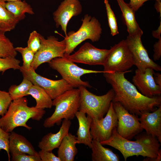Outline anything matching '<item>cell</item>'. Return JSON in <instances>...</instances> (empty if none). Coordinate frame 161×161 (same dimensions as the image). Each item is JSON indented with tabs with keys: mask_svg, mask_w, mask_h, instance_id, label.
I'll return each instance as SVG.
<instances>
[{
	"mask_svg": "<svg viewBox=\"0 0 161 161\" xmlns=\"http://www.w3.org/2000/svg\"><path fill=\"white\" fill-rule=\"evenodd\" d=\"M131 71L103 73L114 92L112 102L120 103L130 113L138 116L144 112L154 111L161 106L160 95L149 97L142 94L125 77V73Z\"/></svg>",
	"mask_w": 161,
	"mask_h": 161,
	"instance_id": "6da1fadb",
	"label": "cell"
},
{
	"mask_svg": "<svg viewBox=\"0 0 161 161\" xmlns=\"http://www.w3.org/2000/svg\"><path fill=\"white\" fill-rule=\"evenodd\" d=\"M134 137V141L126 139L117 133L115 128L108 140L100 143L118 150L125 161L128 157L134 156L146 157L143 161L161 160L160 144L156 138L145 132L140 133Z\"/></svg>",
	"mask_w": 161,
	"mask_h": 161,
	"instance_id": "7a4b0ae2",
	"label": "cell"
},
{
	"mask_svg": "<svg viewBox=\"0 0 161 161\" xmlns=\"http://www.w3.org/2000/svg\"><path fill=\"white\" fill-rule=\"evenodd\" d=\"M45 113L44 109L28 106L27 98L23 97L12 101L6 113L0 118V126L8 133L20 126L30 130L32 128L27 124L28 120L31 119L39 121Z\"/></svg>",
	"mask_w": 161,
	"mask_h": 161,
	"instance_id": "3957f363",
	"label": "cell"
},
{
	"mask_svg": "<svg viewBox=\"0 0 161 161\" xmlns=\"http://www.w3.org/2000/svg\"><path fill=\"white\" fill-rule=\"evenodd\" d=\"M80 95L79 89L73 88L53 99L52 106H55V111L45 120L44 127L50 128L55 124L59 125L63 119H73L79 111Z\"/></svg>",
	"mask_w": 161,
	"mask_h": 161,
	"instance_id": "277c9868",
	"label": "cell"
},
{
	"mask_svg": "<svg viewBox=\"0 0 161 161\" xmlns=\"http://www.w3.org/2000/svg\"><path fill=\"white\" fill-rule=\"evenodd\" d=\"M79 111L88 115L93 119L99 120L107 113L114 97L112 89L105 94L97 95L89 91L86 87L80 86Z\"/></svg>",
	"mask_w": 161,
	"mask_h": 161,
	"instance_id": "5b68a950",
	"label": "cell"
},
{
	"mask_svg": "<svg viewBox=\"0 0 161 161\" xmlns=\"http://www.w3.org/2000/svg\"><path fill=\"white\" fill-rule=\"evenodd\" d=\"M81 20L82 24L79 30L76 32H69L64 38L66 47L64 56L70 55L83 41L89 39L93 42H96L100 38L102 29L100 22L96 18L86 14Z\"/></svg>",
	"mask_w": 161,
	"mask_h": 161,
	"instance_id": "8992f818",
	"label": "cell"
},
{
	"mask_svg": "<svg viewBox=\"0 0 161 161\" xmlns=\"http://www.w3.org/2000/svg\"><path fill=\"white\" fill-rule=\"evenodd\" d=\"M48 63L52 69L56 70L62 79L74 88H78L80 86L89 88L92 87L89 82L81 80V77L84 74L106 72L103 71L89 70L80 68L64 57L54 58Z\"/></svg>",
	"mask_w": 161,
	"mask_h": 161,
	"instance_id": "52a82bcc",
	"label": "cell"
},
{
	"mask_svg": "<svg viewBox=\"0 0 161 161\" xmlns=\"http://www.w3.org/2000/svg\"><path fill=\"white\" fill-rule=\"evenodd\" d=\"M103 66L106 72H122L129 70L133 65L132 55L125 40L112 47Z\"/></svg>",
	"mask_w": 161,
	"mask_h": 161,
	"instance_id": "ba28073f",
	"label": "cell"
},
{
	"mask_svg": "<svg viewBox=\"0 0 161 161\" xmlns=\"http://www.w3.org/2000/svg\"><path fill=\"white\" fill-rule=\"evenodd\" d=\"M40 39L41 47L35 53L31 65L35 70L44 63H49L56 58L64 57L66 50L65 39L59 41L58 38L54 36H50L45 39L41 35Z\"/></svg>",
	"mask_w": 161,
	"mask_h": 161,
	"instance_id": "9c48e42d",
	"label": "cell"
},
{
	"mask_svg": "<svg viewBox=\"0 0 161 161\" xmlns=\"http://www.w3.org/2000/svg\"><path fill=\"white\" fill-rule=\"evenodd\" d=\"M143 33L141 30L133 35H128L125 40L132 55L134 65L142 72H144L148 68L157 71H161L160 66L149 58L147 50L142 44L141 38Z\"/></svg>",
	"mask_w": 161,
	"mask_h": 161,
	"instance_id": "30bf717a",
	"label": "cell"
},
{
	"mask_svg": "<svg viewBox=\"0 0 161 161\" xmlns=\"http://www.w3.org/2000/svg\"><path fill=\"white\" fill-rule=\"evenodd\" d=\"M23 77L30 80L34 85L43 89L53 100L73 87L62 79L54 80L44 77L37 73L31 66L26 69L22 66L19 69Z\"/></svg>",
	"mask_w": 161,
	"mask_h": 161,
	"instance_id": "8fae6325",
	"label": "cell"
},
{
	"mask_svg": "<svg viewBox=\"0 0 161 161\" xmlns=\"http://www.w3.org/2000/svg\"><path fill=\"white\" fill-rule=\"evenodd\" d=\"M112 103L118 119L117 131L122 137L131 140L143 130L138 116L130 113L120 103Z\"/></svg>",
	"mask_w": 161,
	"mask_h": 161,
	"instance_id": "7c38bea8",
	"label": "cell"
},
{
	"mask_svg": "<svg viewBox=\"0 0 161 161\" xmlns=\"http://www.w3.org/2000/svg\"><path fill=\"white\" fill-rule=\"evenodd\" d=\"M117 116L112 102L104 117L99 120L92 119L90 127L92 139L100 142L108 140L117 128Z\"/></svg>",
	"mask_w": 161,
	"mask_h": 161,
	"instance_id": "4fadbf2b",
	"label": "cell"
},
{
	"mask_svg": "<svg viewBox=\"0 0 161 161\" xmlns=\"http://www.w3.org/2000/svg\"><path fill=\"white\" fill-rule=\"evenodd\" d=\"M110 49H100L86 42L74 54L64 56L74 63L90 65L104 64Z\"/></svg>",
	"mask_w": 161,
	"mask_h": 161,
	"instance_id": "5bb4252c",
	"label": "cell"
},
{
	"mask_svg": "<svg viewBox=\"0 0 161 161\" xmlns=\"http://www.w3.org/2000/svg\"><path fill=\"white\" fill-rule=\"evenodd\" d=\"M82 10L79 0H64L53 13V17L57 28L61 26L65 37L67 35V27L73 16L81 13Z\"/></svg>",
	"mask_w": 161,
	"mask_h": 161,
	"instance_id": "9a60e30c",
	"label": "cell"
},
{
	"mask_svg": "<svg viewBox=\"0 0 161 161\" xmlns=\"http://www.w3.org/2000/svg\"><path fill=\"white\" fill-rule=\"evenodd\" d=\"M154 70L148 68L144 72L137 69L135 71L132 81L133 84L143 95L149 97L160 96L161 87L157 84L154 79Z\"/></svg>",
	"mask_w": 161,
	"mask_h": 161,
	"instance_id": "2e32d148",
	"label": "cell"
},
{
	"mask_svg": "<svg viewBox=\"0 0 161 161\" xmlns=\"http://www.w3.org/2000/svg\"><path fill=\"white\" fill-rule=\"evenodd\" d=\"M138 119L148 134L155 137L161 143V106L152 112L142 113Z\"/></svg>",
	"mask_w": 161,
	"mask_h": 161,
	"instance_id": "e0dca14e",
	"label": "cell"
},
{
	"mask_svg": "<svg viewBox=\"0 0 161 161\" xmlns=\"http://www.w3.org/2000/svg\"><path fill=\"white\" fill-rule=\"evenodd\" d=\"M71 124L70 120L63 119L58 131L56 133L50 132L44 135L39 142L38 147L41 149L49 151L58 148L64 137L69 133Z\"/></svg>",
	"mask_w": 161,
	"mask_h": 161,
	"instance_id": "ac0fdd59",
	"label": "cell"
},
{
	"mask_svg": "<svg viewBox=\"0 0 161 161\" xmlns=\"http://www.w3.org/2000/svg\"><path fill=\"white\" fill-rule=\"evenodd\" d=\"M9 148L12 156L21 154L38 155V152L25 137L13 131L10 134Z\"/></svg>",
	"mask_w": 161,
	"mask_h": 161,
	"instance_id": "d6986e66",
	"label": "cell"
},
{
	"mask_svg": "<svg viewBox=\"0 0 161 161\" xmlns=\"http://www.w3.org/2000/svg\"><path fill=\"white\" fill-rule=\"evenodd\" d=\"M79 126L77 133L78 144H83L90 148L92 138L90 134V127L92 118L86 114L78 111L75 115Z\"/></svg>",
	"mask_w": 161,
	"mask_h": 161,
	"instance_id": "ffe728a7",
	"label": "cell"
},
{
	"mask_svg": "<svg viewBox=\"0 0 161 161\" xmlns=\"http://www.w3.org/2000/svg\"><path fill=\"white\" fill-rule=\"evenodd\" d=\"M78 144L77 137L68 133L58 147V157L61 161H74L78 152L76 145Z\"/></svg>",
	"mask_w": 161,
	"mask_h": 161,
	"instance_id": "44dd1931",
	"label": "cell"
},
{
	"mask_svg": "<svg viewBox=\"0 0 161 161\" xmlns=\"http://www.w3.org/2000/svg\"><path fill=\"white\" fill-rule=\"evenodd\" d=\"M100 142L92 139L90 148L92 161H119L118 155L109 148L104 147Z\"/></svg>",
	"mask_w": 161,
	"mask_h": 161,
	"instance_id": "7402d4cb",
	"label": "cell"
},
{
	"mask_svg": "<svg viewBox=\"0 0 161 161\" xmlns=\"http://www.w3.org/2000/svg\"><path fill=\"white\" fill-rule=\"evenodd\" d=\"M122 13V16L127 27L129 35H133L141 29L135 16V12L123 0H116Z\"/></svg>",
	"mask_w": 161,
	"mask_h": 161,
	"instance_id": "603a6c76",
	"label": "cell"
},
{
	"mask_svg": "<svg viewBox=\"0 0 161 161\" xmlns=\"http://www.w3.org/2000/svg\"><path fill=\"white\" fill-rule=\"evenodd\" d=\"M5 2L0 0V30L5 32L13 30L22 20L16 18L6 7Z\"/></svg>",
	"mask_w": 161,
	"mask_h": 161,
	"instance_id": "cb8c5ba5",
	"label": "cell"
},
{
	"mask_svg": "<svg viewBox=\"0 0 161 161\" xmlns=\"http://www.w3.org/2000/svg\"><path fill=\"white\" fill-rule=\"evenodd\" d=\"M28 95H31L35 100V107L38 109L51 108L52 106V100L42 88L33 84L29 90Z\"/></svg>",
	"mask_w": 161,
	"mask_h": 161,
	"instance_id": "d4e9b609",
	"label": "cell"
},
{
	"mask_svg": "<svg viewBox=\"0 0 161 161\" xmlns=\"http://www.w3.org/2000/svg\"><path fill=\"white\" fill-rule=\"evenodd\" d=\"M5 6L15 17L22 20L25 18V13L31 15L34 13L30 5L25 1L5 2Z\"/></svg>",
	"mask_w": 161,
	"mask_h": 161,
	"instance_id": "484cf974",
	"label": "cell"
},
{
	"mask_svg": "<svg viewBox=\"0 0 161 161\" xmlns=\"http://www.w3.org/2000/svg\"><path fill=\"white\" fill-rule=\"evenodd\" d=\"M33 84L29 79L23 77L19 85H11L9 89L8 92L12 100L28 95L29 90Z\"/></svg>",
	"mask_w": 161,
	"mask_h": 161,
	"instance_id": "4316f807",
	"label": "cell"
},
{
	"mask_svg": "<svg viewBox=\"0 0 161 161\" xmlns=\"http://www.w3.org/2000/svg\"><path fill=\"white\" fill-rule=\"evenodd\" d=\"M17 54L13 43L0 30V57L15 58Z\"/></svg>",
	"mask_w": 161,
	"mask_h": 161,
	"instance_id": "83f0119b",
	"label": "cell"
},
{
	"mask_svg": "<svg viewBox=\"0 0 161 161\" xmlns=\"http://www.w3.org/2000/svg\"><path fill=\"white\" fill-rule=\"evenodd\" d=\"M104 2L106 8L111 34L112 36H114L119 33L117 20L108 0H104Z\"/></svg>",
	"mask_w": 161,
	"mask_h": 161,
	"instance_id": "f1b7e54d",
	"label": "cell"
},
{
	"mask_svg": "<svg viewBox=\"0 0 161 161\" xmlns=\"http://www.w3.org/2000/svg\"><path fill=\"white\" fill-rule=\"evenodd\" d=\"M15 49L21 55L23 61L22 66L26 69H30L35 53L27 47H18L15 48Z\"/></svg>",
	"mask_w": 161,
	"mask_h": 161,
	"instance_id": "f546056e",
	"label": "cell"
},
{
	"mask_svg": "<svg viewBox=\"0 0 161 161\" xmlns=\"http://www.w3.org/2000/svg\"><path fill=\"white\" fill-rule=\"evenodd\" d=\"M21 62L15 58L0 57V72L2 74L7 70L12 69L14 70L19 69Z\"/></svg>",
	"mask_w": 161,
	"mask_h": 161,
	"instance_id": "4dcf8cb0",
	"label": "cell"
},
{
	"mask_svg": "<svg viewBox=\"0 0 161 161\" xmlns=\"http://www.w3.org/2000/svg\"><path fill=\"white\" fill-rule=\"evenodd\" d=\"M40 35L37 31L34 30L30 33L27 42V47L35 53L41 47Z\"/></svg>",
	"mask_w": 161,
	"mask_h": 161,
	"instance_id": "1f68e13d",
	"label": "cell"
},
{
	"mask_svg": "<svg viewBox=\"0 0 161 161\" xmlns=\"http://www.w3.org/2000/svg\"><path fill=\"white\" fill-rule=\"evenodd\" d=\"M12 101L8 92L0 90V116L6 113Z\"/></svg>",
	"mask_w": 161,
	"mask_h": 161,
	"instance_id": "d6a6232c",
	"label": "cell"
},
{
	"mask_svg": "<svg viewBox=\"0 0 161 161\" xmlns=\"http://www.w3.org/2000/svg\"><path fill=\"white\" fill-rule=\"evenodd\" d=\"M10 134V133L6 132L0 126V151L2 149H3L6 151L9 161L10 160L9 148Z\"/></svg>",
	"mask_w": 161,
	"mask_h": 161,
	"instance_id": "836d02e7",
	"label": "cell"
},
{
	"mask_svg": "<svg viewBox=\"0 0 161 161\" xmlns=\"http://www.w3.org/2000/svg\"><path fill=\"white\" fill-rule=\"evenodd\" d=\"M12 156L11 160L13 161H41L39 155H32L21 154Z\"/></svg>",
	"mask_w": 161,
	"mask_h": 161,
	"instance_id": "e575fe53",
	"label": "cell"
},
{
	"mask_svg": "<svg viewBox=\"0 0 161 161\" xmlns=\"http://www.w3.org/2000/svg\"><path fill=\"white\" fill-rule=\"evenodd\" d=\"M38 153L41 161H61L60 158L56 156L52 151L41 149Z\"/></svg>",
	"mask_w": 161,
	"mask_h": 161,
	"instance_id": "d590c367",
	"label": "cell"
},
{
	"mask_svg": "<svg viewBox=\"0 0 161 161\" xmlns=\"http://www.w3.org/2000/svg\"><path fill=\"white\" fill-rule=\"evenodd\" d=\"M153 58L156 61L160 59L161 56V38L159 39L154 45Z\"/></svg>",
	"mask_w": 161,
	"mask_h": 161,
	"instance_id": "8d00e7d4",
	"label": "cell"
},
{
	"mask_svg": "<svg viewBox=\"0 0 161 161\" xmlns=\"http://www.w3.org/2000/svg\"><path fill=\"white\" fill-rule=\"evenodd\" d=\"M150 0H130L128 3L130 7L135 12L144 3ZM155 1H161V0H154Z\"/></svg>",
	"mask_w": 161,
	"mask_h": 161,
	"instance_id": "74e56055",
	"label": "cell"
},
{
	"mask_svg": "<svg viewBox=\"0 0 161 161\" xmlns=\"http://www.w3.org/2000/svg\"><path fill=\"white\" fill-rule=\"evenodd\" d=\"M161 33V21L160 19V24L157 29L155 31H153L152 32L153 36L157 38H161L160 34Z\"/></svg>",
	"mask_w": 161,
	"mask_h": 161,
	"instance_id": "f35d334b",
	"label": "cell"
},
{
	"mask_svg": "<svg viewBox=\"0 0 161 161\" xmlns=\"http://www.w3.org/2000/svg\"><path fill=\"white\" fill-rule=\"evenodd\" d=\"M154 79L156 84L161 87V75L160 73H156Z\"/></svg>",
	"mask_w": 161,
	"mask_h": 161,
	"instance_id": "ab89813d",
	"label": "cell"
},
{
	"mask_svg": "<svg viewBox=\"0 0 161 161\" xmlns=\"http://www.w3.org/2000/svg\"><path fill=\"white\" fill-rule=\"evenodd\" d=\"M154 7L157 11L160 14V17L161 16V1H156L154 5Z\"/></svg>",
	"mask_w": 161,
	"mask_h": 161,
	"instance_id": "60d3db41",
	"label": "cell"
},
{
	"mask_svg": "<svg viewBox=\"0 0 161 161\" xmlns=\"http://www.w3.org/2000/svg\"><path fill=\"white\" fill-rule=\"evenodd\" d=\"M1 0L4 1L5 2L6 1L7 2H13V1H20L21 0Z\"/></svg>",
	"mask_w": 161,
	"mask_h": 161,
	"instance_id": "b9f144b4",
	"label": "cell"
}]
</instances>
